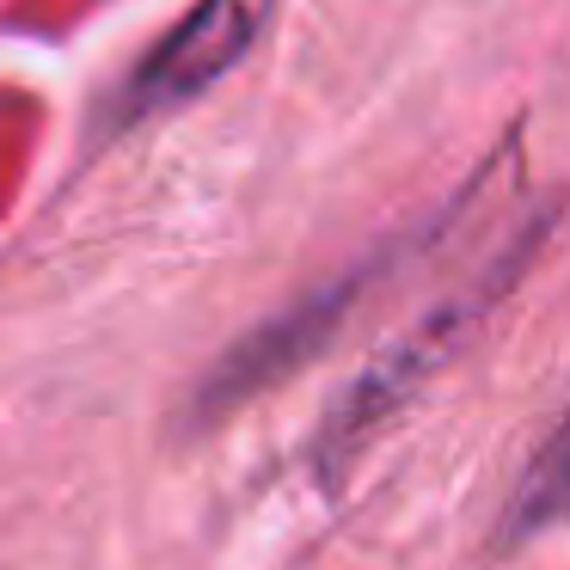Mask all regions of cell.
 I'll use <instances>...</instances> for the list:
<instances>
[{"mask_svg":"<svg viewBox=\"0 0 570 570\" xmlns=\"http://www.w3.org/2000/svg\"><path fill=\"white\" fill-rule=\"evenodd\" d=\"M540 239H546V215L479 276V283H466L460 295H448L435 313H423V325H411V332L399 337V344L386 350V356L374 362V368L362 374L344 399H337L332 423H325V435H320V472H325V479H344V472L356 466L362 448H368L374 435H381L386 423L417 399V386L435 381V374L460 356V344L484 325V313H491L497 301L509 295V283L528 271V258H533Z\"/></svg>","mask_w":570,"mask_h":570,"instance_id":"cell-1","label":"cell"},{"mask_svg":"<svg viewBox=\"0 0 570 570\" xmlns=\"http://www.w3.org/2000/svg\"><path fill=\"white\" fill-rule=\"evenodd\" d=\"M271 7L276 0H203L197 13L136 68L124 105H117V124H141V117L166 111V105H185V99H197L203 87H215V80L264 38Z\"/></svg>","mask_w":570,"mask_h":570,"instance_id":"cell-2","label":"cell"}]
</instances>
